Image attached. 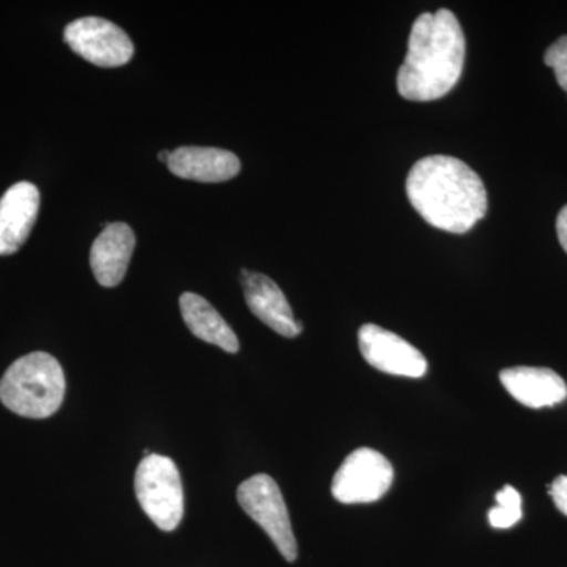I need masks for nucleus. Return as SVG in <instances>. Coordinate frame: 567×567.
<instances>
[{"instance_id": "obj_1", "label": "nucleus", "mask_w": 567, "mask_h": 567, "mask_svg": "<svg viewBox=\"0 0 567 567\" xmlns=\"http://www.w3.org/2000/svg\"><path fill=\"white\" fill-rule=\"evenodd\" d=\"M406 196L425 223L451 234H466L487 213V192L480 175L458 158L432 155L410 169Z\"/></svg>"}, {"instance_id": "obj_2", "label": "nucleus", "mask_w": 567, "mask_h": 567, "mask_svg": "<svg viewBox=\"0 0 567 567\" xmlns=\"http://www.w3.org/2000/svg\"><path fill=\"white\" fill-rule=\"evenodd\" d=\"M466 43L456 14L442 9L413 22L409 51L398 73V91L410 102L443 99L461 80Z\"/></svg>"}, {"instance_id": "obj_3", "label": "nucleus", "mask_w": 567, "mask_h": 567, "mask_svg": "<svg viewBox=\"0 0 567 567\" xmlns=\"http://www.w3.org/2000/svg\"><path fill=\"white\" fill-rule=\"evenodd\" d=\"M63 398L65 375L50 353L25 354L14 361L0 380V401L20 416L50 417L61 409Z\"/></svg>"}, {"instance_id": "obj_4", "label": "nucleus", "mask_w": 567, "mask_h": 567, "mask_svg": "<svg viewBox=\"0 0 567 567\" xmlns=\"http://www.w3.org/2000/svg\"><path fill=\"white\" fill-rule=\"evenodd\" d=\"M137 502L148 518L163 532H173L185 513L181 472L173 458L148 454L134 477Z\"/></svg>"}, {"instance_id": "obj_5", "label": "nucleus", "mask_w": 567, "mask_h": 567, "mask_svg": "<svg viewBox=\"0 0 567 567\" xmlns=\"http://www.w3.org/2000/svg\"><path fill=\"white\" fill-rule=\"evenodd\" d=\"M238 505L246 514L259 524V527L274 540L287 561L298 557L297 539H295L289 509L281 494V488L274 477L256 475L240 484L237 491Z\"/></svg>"}, {"instance_id": "obj_6", "label": "nucleus", "mask_w": 567, "mask_h": 567, "mask_svg": "<svg viewBox=\"0 0 567 567\" xmlns=\"http://www.w3.org/2000/svg\"><path fill=\"white\" fill-rule=\"evenodd\" d=\"M394 470L379 451L360 447L342 462L331 484V494L344 505L374 503L390 491Z\"/></svg>"}, {"instance_id": "obj_7", "label": "nucleus", "mask_w": 567, "mask_h": 567, "mask_svg": "<svg viewBox=\"0 0 567 567\" xmlns=\"http://www.w3.org/2000/svg\"><path fill=\"white\" fill-rule=\"evenodd\" d=\"M63 40L85 61L103 69H114L132 61L133 41L123 29L103 18H81L70 22Z\"/></svg>"}, {"instance_id": "obj_8", "label": "nucleus", "mask_w": 567, "mask_h": 567, "mask_svg": "<svg viewBox=\"0 0 567 567\" xmlns=\"http://www.w3.org/2000/svg\"><path fill=\"white\" fill-rule=\"evenodd\" d=\"M358 344L364 360L385 374L421 379L427 371V361L416 347L379 324H363Z\"/></svg>"}, {"instance_id": "obj_9", "label": "nucleus", "mask_w": 567, "mask_h": 567, "mask_svg": "<svg viewBox=\"0 0 567 567\" xmlns=\"http://www.w3.org/2000/svg\"><path fill=\"white\" fill-rule=\"evenodd\" d=\"M246 303L257 319L284 338H297L303 324L293 317L292 308L278 284L268 276L241 270Z\"/></svg>"}, {"instance_id": "obj_10", "label": "nucleus", "mask_w": 567, "mask_h": 567, "mask_svg": "<svg viewBox=\"0 0 567 567\" xmlns=\"http://www.w3.org/2000/svg\"><path fill=\"white\" fill-rule=\"evenodd\" d=\"M40 192L33 183L11 186L0 199V256H11L21 248L35 226Z\"/></svg>"}, {"instance_id": "obj_11", "label": "nucleus", "mask_w": 567, "mask_h": 567, "mask_svg": "<svg viewBox=\"0 0 567 567\" xmlns=\"http://www.w3.org/2000/svg\"><path fill=\"white\" fill-rule=\"evenodd\" d=\"M136 235L125 223L107 224L91 249V267L103 287H117L125 278L132 260Z\"/></svg>"}, {"instance_id": "obj_12", "label": "nucleus", "mask_w": 567, "mask_h": 567, "mask_svg": "<svg viewBox=\"0 0 567 567\" xmlns=\"http://www.w3.org/2000/svg\"><path fill=\"white\" fill-rule=\"evenodd\" d=\"M171 173L185 181L221 183L240 174L241 163L235 153L215 147H181L171 152Z\"/></svg>"}, {"instance_id": "obj_13", "label": "nucleus", "mask_w": 567, "mask_h": 567, "mask_svg": "<svg viewBox=\"0 0 567 567\" xmlns=\"http://www.w3.org/2000/svg\"><path fill=\"white\" fill-rule=\"evenodd\" d=\"M499 380L507 393L529 409L561 404L567 398L565 380L551 369L518 365L502 371Z\"/></svg>"}, {"instance_id": "obj_14", "label": "nucleus", "mask_w": 567, "mask_h": 567, "mask_svg": "<svg viewBox=\"0 0 567 567\" xmlns=\"http://www.w3.org/2000/svg\"><path fill=\"white\" fill-rule=\"evenodd\" d=\"M181 311L186 327L196 338L218 346L227 353L240 350L237 334L221 315L200 295L186 292L181 297Z\"/></svg>"}, {"instance_id": "obj_15", "label": "nucleus", "mask_w": 567, "mask_h": 567, "mask_svg": "<svg viewBox=\"0 0 567 567\" xmlns=\"http://www.w3.org/2000/svg\"><path fill=\"white\" fill-rule=\"evenodd\" d=\"M496 506L488 511L492 527L507 529L522 518V496L513 486H505L495 496Z\"/></svg>"}, {"instance_id": "obj_16", "label": "nucleus", "mask_w": 567, "mask_h": 567, "mask_svg": "<svg viewBox=\"0 0 567 567\" xmlns=\"http://www.w3.org/2000/svg\"><path fill=\"white\" fill-rule=\"evenodd\" d=\"M544 62L554 70L555 78L567 93V35L555 41L544 55Z\"/></svg>"}, {"instance_id": "obj_17", "label": "nucleus", "mask_w": 567, "mask_h": 567, "mask_svg": "<svg viewBox=\"0 0 567 567\" xmlns=\"http://www.w3.org/2000/svg\"><path fill=\"white\" fill-rule=\"evenodd\" d=\"M548 494L554 498L555 506L567 516V475L558 476L548 488Z\"/></svg>"}, {"instance_id": "obj_18", "label": "nucleus", "mask_w": 567, "mask_h": 567, "mask_svg": "<svg viewBox=\"0 0 567 567\" xmlns=\"http://www.w3.org/2000/svg\"><path fill=\"white\" fill-rule=\"evenodd\" d=\"M557 234L559 244L567 252V205L561 208L557 218Z\"/></svg>"}, {"instance_id": "obj_19", "label": "nucleus", "mask_w": 567, "mask_h": 567, "mask_svg": "<svg viewBox=\"0 0 567 567\" xmlns=\"http://www.w3.org/2000/svg\"><path fill=\"white\" fill-rule=\"evenodd\" d=\"M169 158H171V152L169 151H164V152H159L158 153L159 162H162L164 164H167V163H169Z\"/></svg>"}]
</instances>
